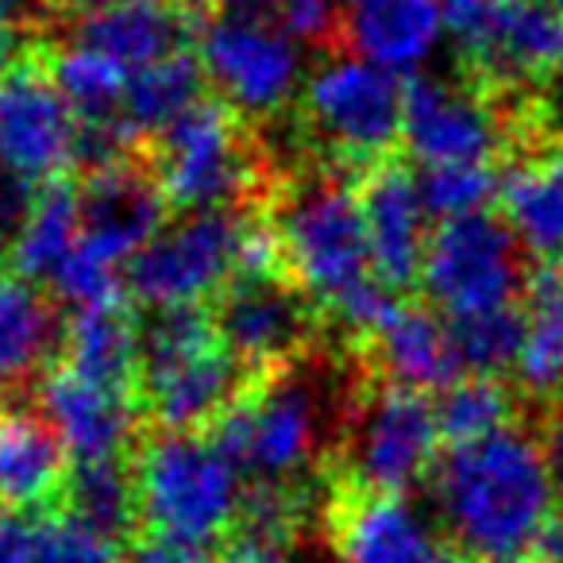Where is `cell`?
I'll list each match as a JSON object with an SVG mask.
<instances>
[{
  "mask_svg": "<svg viewBox=\"0 0 563 563\" xmlns=\"http://www.w3.org/2000/svg\"><path fill=\"white\" fill-rule=\"evenodd\" d=\"M0 563H40L32 517L0 509Z\"/></svg>",
  "mask_w": 563,
  "mask_h": 563,
  "instance_id": "39",
  "label": "cell"
},
{
  "mask_svg": "<svg viewBox=\"0 0 563 563\" xmlns=\"http://www.w3.org/2000/svg\"><path fill=\"white\" fill-rule=\"evenodd\" d=\"M521 255V243L494 209L432 224L417 298L448 321L517 306L532 271Z\"/></svg>",
  "mask_w": 563,
  "mask_h": 563,
  "instance_id": "10",
  "label": "cell"
},
{
  "mask_svg": "<svg viewBox=\"0 0 563 563\" xmlns=\"http://www.w3.org/2000/svg\"><path fill=\"white\" fill-rule=\"evenodd\" d=\"M63 509L78 514L117 544H132L140 532V509H135V471L132 455L112 460H70Z\"/></svg>",
  "mask_w": 563,
  "mask_h": 563,
  "instance_id": "29",
  "label": "cell"
},
{
  "mask_svg": "<svg viewBox=\"0 0 563 563\" xmlns=\"http://www.w3.org/2000/svg\"><path fill=\"white\" fill-rule=\"evenodd\" d=\"M406 124V81L360 55H332L309 70L298 97V132L313 166L352 170L394 158Z\"/></svg>",
  "mask_w": 563,
  "mask_h": 563,
  "instance_id": "7",
  "label": "cell"
},
{
  "mask_svg": "<svg viewBox=\"0 0 563 563\" xmlns=\"http://www.w3.org/2000/svg\"><path fill=\"white\" fill-rule=\"evenodd\" d=\"M298 537L286 529H274L263 521H247L235 517L232 529L212 544V560L217 563H290V552Z\"/></svg>",
  "mask_w": 563,
  "mask_h": 563,
  "instance_id": "35",
  "label": "cell"
},
{
  "mask_svg": "<svg viewBox=\"0 0 563 563\" xmlns=\"http://www.w3.org/2000/svg\"><path fill=\"white\" fill-rule=\"evenodd\" d=\"M132 471L140 509L135 537L212 548L240 514V471L205 432L143 429Z\"/></svg>",
  "mask_w": 563,
  "mask_h": 563,
  "instance_id": "6",
  "label": "cell"
},
{
  "mask_svg": "<svg viewBox=\"0 0 563 563\" xmlns=\"http://www.w3.org/2000/svg\"><path fill=\"white\" fill-rule=\"evenodd\" d=\"M81 240V197L78 181L63 178L51 181L47 189H40L32 212L20 224L16 240L9 243L12 274L32 286L51 290L55 274L63 271V263L74 255Z\"/></svg>",
  "mask_w": 563,
  "mask_h": 563,
  "instance_id": "28",
  "label": "cell"
},
{
  "mask_svg": "<svg viewBox=\"0 0 563 563\" xmlns=\"http://www.w3.org/2000/svg\"><path fill=\"white\" fill-rule=\"evenodd\" d=\"M51 4H58V9H70V12H81V16H86V12L101 9L104 0H51Z\"/></svg>",
  "mask_w": 563,
  "mask_h": 563,
  "instance_id": "44",
  "label": "cell"
},
{
  "mask_svg": "<svg viewBox=\"0 0 563 563\" xmlns=\"http://www.w3.org/2000/svg\"><path fill=\"white\" fill-rule=\"evenodd\" d=\"M440 452L432 394L378 383L352 367L340 437L324 463L329 475L406 498L413 486H424Z\"/></svg>",
  "mask_w": 563,
  "mask_h": 563,
  "instance_id": "8",
  "label": "cell"
},
{
  "mask_svg": "<svg viewBox=\"0 0 563 563\" xmlns=\"http://www.w3.org/2000/svg\"><path fill=\"white\" fill-rule=\"evenodd\" d=\"M544 124L555 128L563 135V70L555 74V86H552V97L544 101Z\"/></svg>",
  "mask_w": 563,
  "mask_h": 563,
  "instance_id": "42",
  "label": "cell"
},
{
  "mask_svg": "<svg viewBox=\"0 0 563 563\" xmlns=\"http://www.w3.org/2000/svg\"><path fill=\"white\" fill-rule=\"evenodd\" d=\"M363 224L371 240V266L394 298H417L424 247H429V212L417 194V174L398 158L371 166L355 178Z\"/></svg>",
  "mask_w": 563,
  "mask_h": 563,
  "instance_id": "17",
  "label": "cell"
},
{
  "mask_svg": "<svg viewBox=\"0 0 563 563\" xmlns=\"http://www.w3.org/2000/svg\"><path fill=\"white\" fill-rule=\"evenodd\" d=\"M517 120L501 112L486 89L471 81L429 78L417 74L406 81V124L401 147L417 166H452V163H494L509 151V135Z\"/></svg>",
  "mask_w": 563,
  "mask_h": 563,
  "instance_id": "14",
  "label": "cell"
},
{
  "mask_svg": "<svg viewBox=\"0 0 563 563\" xmlns=\"http://www.w3.org/2000/svg\"><path fill=\"white\" fill-rule=\"evenodd\" d=\"M529 563H563V514L555 509L548 525L540 529L537 544L529 552Z\"/></svg>",
  "mask_w": 563,
  "mask_h": 563,
  "instance_id": "41",
  "label": "cell"
},
{
  "mask_svg": "<svg viewBox=\"0 0 563 563\" xmlns=\"http://www.w3.org/2000/svg\"><path fill=\"white\" fill-rule=\"evenodd\" d=\"M174 217L217 209H263L274 170L258 155L247 120L224 101H197L170 128L143 143Z\"/></svg>",
  "mask_w": 563,
  "mask_h": 563,
  "instance_id": "5",
  "label": "cell"
},
{
  "mask_svg": "<svg viewBox=\"0 0 563 563\" xmlns=\"http://www.w3.org/2000/svg\"><path fill=\"white\" fill-rule=\"evenodd\" d=\"M537 437L544 448V463H548V478H552V494H555V509L563 514V401L537 409Z\"/></svg>",
  "mask_w": 563,
  "mask_h": 563,
  "instance_id": "37",
  "label": "cell"
},
{
  "mask_svg": "<svg viewBox=\"0 0 563 563\" xmlns=\"http://www.w3.org/2000/svg\"><path fill=\"white\" fill-rule=\"evenodd\" d=\"M317 355L298 367L255 375L205 437L247 483H317L324 475L344 417H329L309 383Z\"/></svg>",
  "mask_w": 563,
  "mask_h": 563,
  "instance_id": "4",
  "label": "cell"
},
{
  "mask_svg": "<svg viewBox=\"0 0 563 563\" xmlns=\"http://www.w3.org/2000/svg\"><path fill=\"white\" fill-rule=\"evenodd\" d=\"M525 344L514 383L537 409L563 401V266H532L521 294Z\"/></svg>",
  "mask_w": 563,
  "mask_h": 563,
  "instance_id": "27",
  "label": "cell"
},
{
  "mask_svg": "<svg viewBox=\"0 0 563 563\" xmlns=\"http://www.w3.org/2000/svg\"><path fill=\"white\" fill-rule=\"evenodd\" d=\"M352 55L417 78L448 40L444 0H344V32Z\"/></svg>",
  "mask_w": 563,
  "mask_h": 563,
  "instance_id": "23",
  "label": "cell"
},
{
  "mask_svg": "<svg viewBox=\"0 0 563 563\" xmlns=\"http://www.w3.org/2000/svg\"><path fill=\"white\" fill-rule=\"evenodd\" d=\"M24 9H27V0H0V16H9V20H16Z\"/></svg>",
  "mask_w": 563,
  "mask_h": 563,
  "instance_id": "46",
  "label": "cell"
},
{
  "mask_svg": "<svg viewBox=\"0 0 563 563\" xmlns=\"http://www.w3.org/2000/svg\"><path fill=\"white\" fill-rule=\"evenodd\" d=\"M263 217L278 235L286 278L321 313L329 352L347 360L401 301L375 278L355 181L329 166L278 174Z\"/></svg>",
  "mask_w": 563,
  "mask_h": 563,
  "instance_id": "1",
  "label": "cell"
},
{
  "mask_svg": "<svg viewBox=\"0 0 563 563\" xmlns=\"http://www.w3.org/2000/svg\"><path fill=\"white\" fill-rule=\"evenodd\" d=\"M205 70L197 47L178 51L147 70L132 74L124 93V120L135 132V140H155L163 128H170L181 112H189L197 101H205Z\"/></svg>",
  "mask_w": 563,
  "mask_h": 563,
  "instance_id": "30",
  "label": "cell"
},
{
  "mask_svg": "<svg viewBox=\"0 0 563 563\" xmlns=\"http://www.w3.org/2000/svg\"><path fill=\"white\" fill-rule=\"evenodd\" d=\"M529 266H563V143H548L501 166L494 205Z\"/></svg>",
  "mask_w": 563,
  "mask_h": 563,
  "instance_id": "24",
  "label": "cell"
},
{
  "mask_svg": "<svg viewBox=\"0 0 563 563\" xmlns=\"http://www.w3.org/2000/svg\"><path fill=\"white\" fill-rule=\"evenodd\" d=\"M24 63H32L27 58V35L20 32L16 20L0 16V81L9 78V74H16Z\"/></svg>",
  "mask_w": 563,
  "mask_h": 563,
  "instance_id": "40",
  "label": "cell"
},
{
  "mask_svg": "<svg viewBox=\"0 0 563 563\" xmlns=\"http://www.w3.org/2000/svg\"><path fill=\"white\" fill-rule=\"evenodd\" d=\"M448 40L490 89L560 74L563 12L548 0H444Z\"/></svg>",
  "mask_w": 563,
  "mask_h": 563,
  "instance_id": "12",
  "label": "cell"
},
{
  "mask_svg": "<svg viewBox=\"0 0 563 563\" xmlns=\"http://www.w3.org/2000/svg\"><path fill=\"white\" fill-rule=\"evenodd\" d=\"M205 81L243 120H278L301 97L309 70L306 47L274 24V16L220 12L197 35Z\"/></svg>",
  "mask_w": 563,
  "mask_h": 563,
  "instance_id": "11",
  "label": "cell"
},
{
  "mask_svg": "<svg viewBox=\"0 0 563 563\" xmlns=\"http://www.w3.org/2000/svg\"><path fill=\"white\" fill-rule=\"evenodd\" d=\"M255 209H217L178 217L124 266V294L135 309L212 306L240 266Z\"/></svg>",
  "mask_w": 563,
  "mask_h": 563,
  "instance_id": "9",
  "label": "cell"
},
{
  "mask_svg": "<svg viewBox=\"0 0 563 563\" xmlns=\"http://www.w3.org/2000/svg\"><path fill=\"white\" fill-rule=\"evenodd\" d=\"M197 16L186 0H104L74 27V43L101 51L128 74L197 47Z\"/></svg>",
  "mask_w": 563,
  "mask_h": 563,
  "instance_id": "22",
  "label": "cell"
},
{
  "mask_svg": "<svg viewBox=\"0 0 563 563\" xmlns=\"http://www.w3.org/2000/svg\"><path fill=\"white\" fill-rule=\"evenodd\" d=\"M58 367L101 390L124 394L135 401V375H140V309L132 301L120 306H93L66 313L63 352Z\"/></svg>",
  "mask_w": 563,
  "mask_h": 563,
  "instance_id": "25",
  "label": "cell"
},
{
  "mask_svg": "<svg viewBox=\"0 0 563 563\" xmlns=\"http://www.w3.org/2000/svg\"><path fill=\"white\" fill-rule=\"evenodd\" d=\"M35 401H40L43 417L58 429L70 460L132 455L147 429L132 398L101 390L58 363L35 383Z\"/></svg>",
  "mask_w": 563,
  "mask_h": 563,
  "instance_id": "20",
  "label": "cell"
},
{
  "mask_svg": "<svg viewBox=\"0 0 563 563\" xmlns=\"http://www.w3.org/2000/svg\"><path fill=\"white\" fill-rule=\"evenodd\" d=\"M0 166L35 189L70 178L78 166V120L40 63L0 81Z\"/></svg>",
  "mask_w": 563,
  "mask_h": 563,
  "instance_id": "16",
  "label": "cell"
},
{
  "mask_svg": "<svg viewBox=\"0 0 563 563\" xmlns=\"http://www.w3.org/2000/svg\"><path fill=\"white\" fill-rule=\"evenodd\" d=\"M224 4V12H243V16H271L278 0H217Z\"/></svg>",
  "mask_w": 563,
  "mask_h": 563,
  "instance_id": "43",
  "label": "cell"
},
{
  "mask_svg": "<svg viewBox=\"0 0 563 563\" xmlns=\"http://www.w3.org/2000/svg\"><path fill=\"white\" fill-rule=\"evenodd\" d=\"M12 278V258H9V243L0 240V286Z\"/></svg>",
  "mask_w": 563,
  "mask_h": 563,
  "instance_id": "45",
  "label": "cell"
},
{
  "mask_svg": "<svg viewBox=\"0 0 563 563\" xmlns=\"http://www.w3.org/2000/svg\"><path fill=\"white\" fill-rule=\"evenodd\" d=\"M452 563H529L555 514L537 432L509 424L475 444L444 448L424 478Z\"/></svg>",
  "mask_w": 563,
  "mask_h": 563,
  "instance_id": "2",
  "label": "cell"
},
{
  "mask_svg": "<svg viewBox=\"0 0 563 563\" xmlns=\"http://www.w3.org/2000/svg\"><path fill=\"white\" fill-rule=\"evenodd\" d=\"M209 313L247 375H274L329 352L321 313L286 274H235Z\"/></svg>",
  "mask_w": 563,
  "mask_h": 563,
  "instance_id": "13",
  "label": "cell"
},
{
  "mask_svg": "<svg viewBox=\"0 0 563 563\" xmlns=\"http://www.w3.org/2000/svg\"><path fill=\"white\" fill-rule=\"evenodd\" d=\"M255 375L228 352L209 306L140 309L135 409L158 432H209Z\"/></svg>",
  "mask_w": 563,
  "mask_h": 563,
  "instance_id": "3",
  "label": "cell"
},
{
  "mask_svg": "<svg viewBox=\"0 0 563 563\" xmlns=\"http://www.w3.org/2000/svg\"><path fill=\"white\" fill-rule=\"evenodd\" d=\"M344 363H352L367 378L432 394V398L463 378L460 355H455L452 332H448V317H440L421 298L398 301L394 313L383 321V329L363 340Z\"/></svg>",
  "mask_w": 563,
  "mask_h": 563,
  "instance_id": "19",
  "label": "cell"
},
{
  "mask_svg": "<svg viewBox=\"0 0 563 563\" xmlns=\"http://www.w3.org/2000/svg\"><path fill=\"white\" fill-rule=\"evenodd\" d=\"M448 332H452L463 375L514 378L517 360H521V344H525L521 301H517V306L490 309V313L455 317V321H448Z\"/></svg>",
  "mask_w": 563,
  "mask_h": 563,
  "instance_id": "32",
  "label": "cell"
},
{
  "mask_svg": "<svg viewBox=\"0 0 563 563\" xmlns=\"http://www.w3.org/2000/svg\"><path fill=\"white\" fill-rule=\"evenodd\" d=\"M321 525L344 563H452L444 537L401 494H383L324 471Z\"/></svg>",
  "mask_w": 563,
  "mask_h": 563,
  "instance_id": "15",
  "label": "cell"
},
{
  "mask_svg": "<svg viewBox=\"0 0 563 563\" xmlns=\"http://www.w3.org/2000/svg\"><path fill=\"white\" fill-rule=\"evenodd\" d=\"M124 563H217L212 548L178 544V540H158V537H135L124 548Z\"/></svg>",
  "mask_w": 563,
  "mask_h": 563,
  "instance_id": "38",
  "label": "cell"
},
{
  "mask_svg": "<svg viewBox=\"0 0 563 563\" xmlns=\"http://www.w3.org/2000/svg\"><path fill=\"white\" fill-rule=\"evenodd\" d=\"M78 197L81 243L109 255L120 266H128V258L140 255L174 217L143 155L86 170L78 181Z\"/></svg>",
  "mask_w": 563,
  "mask_h": 563,
  "instance_id": "18",
  "label": "cell"
},
{
  "mask_svg": "<svg viewBox=\"0 0 563 563\" xmlns=\"http://www.w3.org/2000/svg\"><path fill=\"white\" fill-rule=\"evenodd\" d=\"M417 194L429 220L444 224L455 217L486 212L498 205L501 166L494 163H452V166H417Z\"/></svg>",
  "mask_w": 563,
  "mask_h": 563,
  "instance_id": "33",
  "label": "cell"
},
{
  "mask_svg": "<svg viewBox=\"0 0 563 563\" xmlns=\"http://www.w3.org/2000/svg\"><path fill=\"white\" fill-rule=\"evenodd\" d=\"M70 452L40 406L0 401V509L43 517L63 506Z\"/></svg>",
  "mask_w": 563,
  "mask_h": 563,
  "instance_id": "21",
  "label": "cell"
},
{
  "mask_svg": "<svg viewBox=\"0 0 563 563\" xmlns=\"http://www.w3.org/2000/svg\"><path fill=\"white\" fill-rule=\"evenodd\" d=\"M35 525V555L40 563H124V544L104 537L89 521L70 509H51L32 517Z\"/></svg>",
  "mask_w": 563,
  "mask_h": 563,
  "instance_id": "34",
  "label": "cell"
},
{
  "mask_svg": "<svg viewBox=\"0 0 563 563\" xmlns=\"http://www.w3.org/2000/svg\"><path fill=\"white\" fill-rule=\"evenodd\" d=\"M548 4H555V9H560V12H563V0H548Z\"/></svg>",
  "mask_w": 563,
  "mask_h": 563,
  "instance_id": "47",
  "label": "cell"
},
{
  "mask_svg": "<svg viewBox=\"0 0 563 563\" xmlns=\"http://www.w3.org/2000/svg\"><path fill=\"white\" fill-rule=\"evenodd\" d=\"M66 313L51 290L12 274L0 286V398L35 378L40 383L63 352Z\"/></svg>",
  "mask_w": 563,
  "mask_h": 563,
  "instance_id": "26",
  "label": "cell"
},
{
  "mask_svg": "<svg viewBox=\"0 0 563 563\" xmlns=\"http://www.w3.org/2000/svg\"><path fill=\"white\" fill-rule=\"evenodd\" d=\"M271 16L301 47H329L336 32H344V9L336 0H278Z\"/></svg>",
  "mask_w": 563,
  "mask_h": 563,
  "instance_id": "36",
  "label": "cell"
},
{
  "mask_svg": "<svg viewBox=\"0 0 563 563\" xmlns=\"http://www.w3.org/2000/svg\"><path fill=\"white\" fill-rule=\"evenodd\" d=\"M525 394L517 390L514 378H478L463 375L448 390L437 394V424L440 444L460 448L490 437L498 429L525 421Z\"/></svg>",
  "mask_w": 563,
  "mask_h": 563,
  "instance_id": "31",
  "label": "cell"
}]
</instances>
